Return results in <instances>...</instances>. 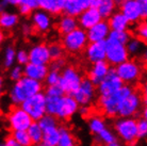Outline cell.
<instances>
[{"label": "cell", "instance_id": "cell-1", "mask_svg": "<svg viewBox=\"0 0 147 146\" xmlns=\"http://www.w3.org/2000/svg\"><path fill=\"white\" fill-rule=\"evenodd\" d=\"M40 91H43V83L40 81L22 76L20 79L14 82L9 93V98L14 106H20V103L28 97Z\"/></svg>", "mask_w": 147, "mask_h": 146}, {"label": "cell", "instance_id": "cell-2", "mask_svg": "<svg viewBox=\"0 0 147 146\" xmlns=\"http://www.w3.org/2000/svg\"><path fill=\"white\" fill-rule=\"evenodd\" d=\"M134 91L131 84L124 83L117 91L107 96H99L98 98V107L102 111V113L108 117H116L117 116V106L121 99L131 94Z\"/></svg>", "mask_w": 147, "mask_h": 146}, {"label": "cell", "instance_id": "cell-3", "mask_svg": "<svg viewBox=\"0 0 147 146\" xmlns=\"http://www.w3.org/2000/svg\"><path fill=\"white\" fill-rule=\"evenodd\" d=\"M116 137L125 144H136L138 141V128L134 117H119L114 123Z\"/></svg>", "mask_w": 147, "mask_h": 146}, {"label": "cell", "instance_id": "cell-4", "mask_svg": "<svg viewBox=\"0 0 147 146\" xmlns=\"http://www.w3.org/2000/svg\"><path fill=\"white\" fill-rule=\"evenodd\" d=\"M88 43L86 31L80 27L62 35V46L69 53H79L84 50Z\"/></svg>", "mask_w": 147, "mask_h": 146}, {"label": "cell", "instance_id": "cell-5", "mask_svg": "<svg viewBox=\"0 0 147 146\" xmlns=\"http://www.w3.org/2000/svg\"><path fill=\"white\" fill-rule=\"evenodd\" d=\"M115 72L126 84H134L140 80L143 74L142 65L134 59H127L126 61L115 66Z\"/></svg>", "mask_w": 147, "mask_h": 146}, {"label": "cell", "instance_id": "cell-6", "mask_svg": "<svg viewBox=\"0 0 147 146\" xmlns=\"http://www.w3.org/2000/svg\"><path fill=\"white\" fill-rule=\"evenodd\" d=\"M143 106V97L139 91H134L121 99L117 106L118 117H133L140 113Z\"/></svg>", "mask_w": 147, "mask_h": 146}, {"label": "cell", "instance_id": "cell-7", "mask_svg": "<svg viewBox=\"0 0 147 146\" xmlns=\"http://www.w3.org/2000/svg\"><path fill=\"white\" fill-rule=\"evenodd\" d=\"M20 107L29 114L33 121H38L46 114V95L43 91L30 96L20 103Z\"/></svg>", "mask_w": 147, "mask_h": 146}, {"label": "cell", "instance_id": "cell-8", "mask_svg": "<svg viewBox=\"0 0 147 146\" xmlns=\"http://www.w3.org/2000/svg\"><path fill=\"white\" fill-rule=\"evenodd\" d=\"M82 80L80 72L74 66H65L62 68V73L60 76L59 84L65 94H73L76 91Z\"/></svg>", "mask_w": 147, "mask_h": 146}, {"label": "cell", "instance_id": "cell-9", "mask_svg": "<svg viewBox=\"0 0 147 146\" xmlns=\"http://www.w3.org/2000/svg\"><path fill=\"white\" fill-rule=\"evenodd\" d=\"M7 121L9 128L12 131H15V130H27L33 120L20 106H14L9 111Z\"/></svg>", "mask_w": 147, "mask_h": 146}, {"label": "cell", "instance_id": "cell-10", "mask_svg": "<svg viewBox=\"0 0 147 146\" xmlns=\"http://www.w3.org/2000/svg\"><path fill=\"white\" fill-rule=\"evenodd\" d=\"M78 108H79V103L76 101L73 95L64 94L60 96L58 100L55 116L58 120H62V121L69 120L78 112Z\"/></svg>", "mask_w": 147, "mask_h": 146}, {"label": "cell", "instance_id": "cell-11", "mask_svg": "<svg viewBox=\"0 0 147 146\" xmlns=\"http://www.w3.org/2000/svg\"><path fill=\"white\" fill-rule=\"evenodd\" d=\"M96 92H97L96 85L86 77V78H82L79 88L71 95L79 103V106H84V105L90 106L95 100Z\"/></svg>", "mask_w": 147, "mask_h": 146}, {"label": "cell", "instance_id": "cell-12", "mask_svg": "<svg viewBox=\"0 0 147 146\" xmlns=\"http://www.w3.org/2000/svg\"><path fill=\"white\" fill-rule=\"evenodd\" d=\"M127 59H129V53L126 45L106 40V61L110 66L115 67Z\"/></svg>", "mask_w": 147, "mask_h": 146}, {"label": "cell", "instance_id": "cell-13", "mask_svg": "<svg viewBox=\"0 0 147 146\" xmlns=\"http://www.w3.org/2000/svg\"><path fill=\"white\" fill-rule=\"evenodd\" d=\"M123 84L124 82L121 80V78L116 74L115 67L112 66L110 67L106 77L100 81V83L96 88H97V92L99 93V96H107L115 93Z\"/></svg>", "mask_w": 147, "mask_h": 146}, {"label": "cell", "instance_id": "cell-14", "mask_svg": "<svg viewBox=\"0 0 147 146\" xmlns=\"http://www.w3.org/2000/svg\"><path fill=\"white\" fill-rule=\"evenodd\" d=\"M31 16V22L32 27L36 30L37 32L46 33L50 31L53 26L52 20V15H50L48 12L42 10V9H35V11H32Z\"/></svg>", "mask_w": 147, "mask_h": 146}, {"label": "cell", "instance_id": "cell-15", "mask_svg": "<svg viewBox=\"0 0 147 146\" xmlns=\"http://www.w3.org/2000/svg\"><path fill=\"white\" fill-rule=\"evenodd\" d=\"M85 59L93 64L106 60V41L98 42H88L84 48Z\"/></svg>", "mask_w": 147, "mask_h": 146}, {"label": "cell", "instance_id": "cell-16", "mask_svg": "<svg viewBox=\"0 0 147 146\" xmlns=\"http://www.w3.org/2000/svg\"><path fill=\"white\" fill-rule=\"evenodd\" d=\"M28 55H29V62L31 63L49 65V63L51 61L49 50H48V45L44 43L33 45L28 51Z\"/></svg>", "mask_w": 147, "mask_h": 146}, {"label": "cell", "instance_id": "cell-17", "mask_svg": "<svg viewBox=\"0 0 147 146\" xmlns=\"http://www.w3.org/2000/svg\"><path fill=\"white\" fill-rule=\"evenodd\" d=\"M101 19L103 18L99 14L97 7H90L88 9H85L77 16L78 25L80 28L84 30H88V28H91L95 24L99 22Z\"/></svg>", "mask_w": 147, "mask_h": 146}, {"label": "cell", "instance_id": "cell-18", "mask_svg": "<svg viewBox=\"0 0 147 146\" xmlns=\"http://www.w3.org/2000/svg\"><path fill=\"white\" fill-rule=\"evenodd\" d=\"M119 7H121V12L128 19L130 24L136 25L143 19L140 7L136 2V0H125L123 3L119 4Z\"/></svg>", "mask_w": 147, "mask_h": 146}, {"label": "cell", "instance_id": "cell-19", "mask_svg": "<svg viewBox=\"0 0 147 146\" xmlns=\"http://www.w3.org/2000/svg\"><path fill=\"white\" fill-rule=\"evenodd\" d=\"M110 27L107 20L101 19L99 22L95 24L91 28H88L86 31L88 42H98V41H106L107 40L109 32H110Z\"/></svg>", "mask_w": 147, "mask_h": 146}, {"label": "cell", "instance_id": "cell-20", "mask_svg": "<svg viewBox=\"0 0 147 146\" xmlns=\"http://www.w3.org/2000/svg\"><path fill=\"white\" fill-rule=\"evenodd\" d=\"M110 64L106 60L93 63L92 67L88 70V78L97 87L100 83V81L106 77V75H107L109 70H110Z\"/></svg>", "mask_w": 147, "mask_h": 146}, {"label": "cell", "instance_id": "cell-21", "mask_svg": "<svg viewBox=\"0 0 147 146\" xmlns=\"http://www.w3.org/2000/svg\"><path fill=\"white\" fill-rule=\"evenodd\" d=\"M22 68H24V76H27L31 79L40 81V82L45 80L48 70H49L48 65L35 64V63L31 62H28L26 65L22 66Z\"/></svg>", "mask_w": 147, "mask_h": 146}, {"label": "cell", "instance_id": "cell-22", "mask_svg": "<svg viewBox=\"0 0 147 146\" xmlns=\"http://www.w3.org/2000/svg\"><path fill=\"white\" fill-rule=\"evenodd\" d=\"M126 48L129 53V57H145L146 55V46L145 42L136 36H131L126 44Z\"/></svg>", "mask_w": 147, "mask_h": 146}, {"label": "cell", "instance_id": "cell-23", "mask_svg": "<svg viewBox=\"0 0 147 146\" xmlns=\"http://www.w3.org/2000/svg\"><path fill=\"white\" fill-rule=\"evenodd\" d=\"M78 27L79 25H78L77 17L68 14H63L57 22V28L61 35H64V34L73 31Z\"/></svg>", "mask_w": 147, "mask_h": 146}, {"label": "cell", "instance_id": "cell-24", "mask_svg": "<svg viewBox=\"0 0 147 146\" xmlns=\"http://www.w3.org/2000/svg\"><path fill=\"white\" fill-rule=\"evenodd\" d=\"M108 24L111 30H129L130 22L121 11H115L108 17Z\"/></svg>", "mask_w": 147, "mask_h": 146}, {"label": "cell", "instance_id": "cell-25", "mask_svg": "<svg viewBox=\"0 0 147 146\" xmlns=\"http://www.w3.org/2000/svg\"><path fill=\"white\" fill-rule=\"evenodd\" d=\"M38 9L48 12L50 15H59L63 13V0H35Z\"/></svg>", "mask_w": 147, "mask_h": 146}, {"label": "cell", "instance_id": "cell-26", "mask_svg": "<svg viewBox=\"0 0 147 146\" xmlns=\"http://www.w3.org/2000/svg\"><path fill=\"white\" fill-rule=\"evenodd\" d=\"M60 129L58 125L43 129V137L40 145L42 146H58Z\"/></svg>", "mask_w": 147, "mask_h": 146}, {"label": "cell", "instance_id": "cell-27", "mask_svg": "<svg viewBox=\"0 0 147 146\" xmlns=\"http://www.w3.org/2000/svg\"><path fill=\"white\" fill-rule=\"evenodd\" d=\"M19 22V15L15 12L4 11L0 14V29L12 30L14 29Z\"/></svg>", "mask_w": 147, "mask_h": 146}, {"label": "cell", "instance_id": "cell-28", "mask_svg": "<svg viewBox=\"0 0 147 146\" xmlns=\"http://www.w3.org/2000/svg\"><path fill=\"white\" fill-rule=\"evenodd\" d=\"M95 141L99 144H102V145H107V146H118L119 143L117 141V137L111 129L109 128H105L103 130L98 133V135H95Z\"/></svg>", "mask_w": 147, "mask_h": 146}, {"label": "cell", "instance_id": "cell-29", "mask_svg": "<svg viewBox=\"0 0 147 146\" xmlns=\"http://www.w3.org/2000/svg\"><path fill=\"white\" fill-rule=\"evenodd\" d=\"M88 130L94 135H98L101 130L107 127V124L100 115H91L88 121Z\"/></svg>", "mask_w": 147, "mask_h": 146}, {"label": "cell", "instance_id": "cell-30", "mask_svg": "<svg viewBox=\"0 0 147 146\" xmlns=\"http://www.w3.org/2000/svg\"><path fill=\"white\" fill-rule=\"evenodd\" d=\"M27 132L30 137V140H31V143L33 145H40V142H42V137H43V129L40 126L38 122L33 121L30 126L27 129Z\"/></svg>", "mask_w": 147, "mask_h": 146}, {"label": "cell", "instance_id": "cell-31", "mask_svg": "<svg viewBox=\"0 0 147 146\" xmlns=\"http://www.w3.org/2000/svg\"><path fill=\"white\" fill-rule=\"evenodd\" d=\"M131 36H132V34L129 30H110L107 40L126 45Z\"/></svg>", "mask_w": 147, "mask_h": 146}, {"label": "cell", "instance_id": "cell-32", "mask_svg": "<svg viewBox=\"0 0 147 146\" xmlns=\"http://www.w3.org/2000/svg\"><path fill=\"white\" fill-rule=\"evenodd\" d=\"M116 7L117 4L115 3L114 0H100V2L97 5V10L101 15L103 19L108 18L112 13L116 11Z\"/></svg>", "mask_w": 147, "mask_h": 146}, {"label": "cell", "instance_id": "cell-33", "mask_svg": "<svg viewBox=\"0 0 147 146\" xmlns=\"http://www.w3.org/2000/svg\"><path fill=\"white\" fill-rule=\"evenodd\" d=\"M59 142L58 146H74L76 144V140L73 133L66 127H59Z\"/></svg>", "mask_w": 147, "mask_h": 146}, {"label": "cell", "instance_id": "cell-34", "mask_svg": "<svg viewBox=\"0 0 147 146\" xmlns=\"http://www.w3.org/2000/svg\"><path fill=\"white\" fill-rule=\"evenodd\" d=\"M12 135L14 137L15 141L17 142L18 146H30L32 145L30 137L27 130H15L12 131Z\"/></svg>", "mask_w": 147, "mask_h": 146}, {"label": "cell", "instance_id": "cell-35", "mask_svg": "<svg viewBox=\"0 0 147 146\" xmlns=\"http://www.w3.org/2000/svg\"><path fill=\"white\" fill-rule=\"evenodd\" d=\"M15 55H16V50L14 49V47L7 46L3 55V66L5 68H11L14 65Z\"/></svg>", "mask_w": 147, "mask_h": 146}, {"label": "cell", "instance_id": "cell-36", "mask_svg": "<svg viewBox=\"0 0 147 146\" xmlns=\"http://www.w3.org/2000/svg\"><path fill=\"white\" fill-rule=\"evenodd\" d=\"M48 50H49V55H50L51 60L63 58L64 52H65L62 44H59V43H51L50 45H48Z\"/></svg>", "mask_w": 147, "mask_h": 146}, {"label": "cell", "instance_id": "cell-37", "mask_svg": "<svg viewBox=\"0 0 147 146\" xmlns=\"http://www.w3.org/2000/svg\"><path fill=\"white\" fill-rule=\"evenodd\" d=\"M37 122H38L40 126L42 127V129L50 127V126H55V125H58V118H57L55 116H53V115H51V114H48V113L43 115Z\"/></svg>", "mask_w": 147, "mask_h": 146}, {"label": "cell", "instance_id": "cell-38", "mask_svg": "<svg viewBox=\"0 0 147 146\" xmlns=\"http://www.w3.org/2000/svg\"><path fill=\"white\" fill-rule=\"evenodd\" d=\"M136 128H138V139L144 140L147 137V118L141 117L136 120Z\"/></svg>", "mask_w": 147, "mask_h": 146}, {"label": "cell", "instance_id": "cell-39", "mask_svg": "<svg viewBox=\"0 0 147 146\" xmlns=\"http://www.w3.org/2000/svg\"><path fill=\"white\" fill-rule=\"evenodd\" d=\"M136 27L134 29V33H136V36L139 37L140 40L145 41L147 40V24L145 20H141L138 24H136Z\"/></svg>", "mask_w": 147, "mask_h": 146}, {"label": "cell", "instance_id": "cell-40", "mask_svg": "<svg viewBox=\"0 0 147 146\" xmlns=\"http://www.w3.org/2000/svg\"><path fill=\"white\" fill-rule=\"evenodd\" d=\"M60 76H61V73H60V72H58V70H49L47 73V76H46L44 81L46 82L47 85L57 84V83H59Z\"/></svg>", "mask_w": 147, "mask_h": 146}, {"label": "cell", "instance_id": "cell-41", "mask_svg": "<svg viewBox=\"0 0 147 146\" xmlns=\"http://www.w3.org/2000/svg\"><path fill=\"white\" fill-rule=\"evenodd\" d=\"M65 93H64L63 89L61 88V85L59 83L47 85V89L45 91V95L46 96H62Z\"/></svg>", "mask_w": 147, "mask_h": 146}, {"label": "cell", "instance_id": "cell-42", "mask_svg": "<svg viewBox=\"0 0 147 146\" xmlns=\"http://www.w3.org/2000/svg\"><path fill=\"white\" fill-rule=\"evenodd\" d=\"M4 1H5L9 5H14V7H18L19 4H27V5H29L33 11L35 9H38L35 0H4Z\"/></svg>", "mask_w": 147, "mask_h": 146}, {"label": "cell", "instance_id": "cell-43", "mask_svg": "<svg viewBox=\"0 0 147 146\" xmlns=\"http://www.w3.org/2000/svg\"><path fill=\"white\" fill-rule=\"evenodd\" d=\"M15 62L22 66L26 65L27 63L29 62V55H28V51L25 50V49H19L18 51H16Z\"/></svg>", "mask_w": 147, "mask_h": 146}, {"label": "cell", "instance_id": "cell-44", "mask_svg": "<svg viewBox=\"0 0 147 146\" xmlns=\"http://www.w3.org/2000/svg\"><path fill=\"white\" fill-rule=\"evenodd\" d=\"M24 76V68H22V65H13L11 67V70H10V79L12 81H17L18 79H20L22 77Z\"/></svg>", "mask_w": 147, "mask_h": 146}, {"label": "cell", "instance_id": "cell-45", "mask_svg": "<svg viewBox=\"0 0 147 146\" xmlns=\"http://www.w3.org/2000/svg\"><path fill=\"white\" fill-rule=\"evenodd\" d=\"M49 64H50V66L48 67L49 70H53L61 72L62 68L64 67V65L66 64V62H65L64 58H60V59H57V60H51Z\"/></svg>", "mask_w": 147, "mask_h": 146}, {"label": "cell", "instance_id": "cell-46", "mask_svg": "<svg viewBox=\"0 0 147 146\" xmlns=\"http://www.w3.org/2000/svg\"><path fill=\"white\" fill-rule=\"evenodd\" d=\"M70 1L80 12H82L88 7H92V0H70Z\"/></svg>", "mask_w": 147, "mask_h": 146}, {"label": "cell", "instance_id": "cell-47", "mask_svg": "<svg viewBox=\"0 0 147 146\" xmlns=\"http://www.w3.org/2000/svg\"><path fill=\"white\" fill-rule=\"evenodd\" d=\"M78 112L80 113V115L82 117H90L92 115V108L88 105H84V106H79L78 108Z\"/></svg>", "mask_w": 147, "mask_h": 146}, {"label": "cell", "instance_id": "cell-48", "mask_svg": "<svg viewBox=\"0 0 147 146\" xmlns=\"http://www.w3.org/2000/svg\"><path fill=\"white\" fill-rule=\"evenodd\" d=\"M32 11L33 10L27 4H19L18 5V13L22 16H29L32 13Z\"/></svg>", "mask_w": 147, "mask_h": 146}, {"label": "cell", "instance_id": "cell-49", "mask_svg": "<svg viewBox=\"0 0 147 146\" xmlns=\"http://www.w3.org/2000/svg\"><path fill=\"white\" fill-rule=\"evenodd\" d=\"M142 13V18L145 19L147 16V0H136Z\"/></svg>", "mask_w": 147, "mask_h": 146}, {"label": "cell", "instance_id": "cell-50", "mask_svg": "<svg viewBox=\"0 0 147 146\" xmlns=\"http://www.w3.org/2000/svg\"><path fill=\"white\" fill-rule=\"evenodd\" d=\"M22 34H24L25 36H29L30 34L32 33L33 27L31 26V24L25 22V24H22Z\"/></svg>", "mask_w": 147, "mask_h": 146}, {"label": "cell", "instance_id": "cell-51", "mask_svg": "<svg viewBox=\"0 0 147 146\" xmlns=\"http://www.w3.org/2000/svg\"><path fill=\"white\" fill-rule=\"evenodd\" d=\"M3 145H5V146H18V144H17V142L15 141L14 137L11 135H7V138H5Z\"/></svg>", "mask_w": 147, "mask_h": 146}, {"label": "cell", "instance_id": "cell-52", "mask_svg": "<svg viewBox=\"0 0 147 146\" xmlns=\"http://www.w3.org/2000/svg\"><path fill=\"white\" fill-rule=\"evenodd\" d=\"M9 7H10V5H9L4 0H0V14H1L2 12L7 11Z\"/></svg>", "mask_w": 147, "mask_h": 146}, {"label": "cell", "instance_id": "cell-53", "mask_svg": "<svg viewBox=\"0 0 147 146\" xmlns=\"http://www.w3.org/2000/svg\"><path fill=\"white\" fill-rule=\"evenodd\" d=\"M2 89H3V79H2V77H0V98L2 95Z\"/></svg>", "mask_w": 147, "mask_h": 146}, {"label": "cell", "instance_id": "cell-54", "mask_svg": "<svg viewBox=\"0 0 147 146\" xmlns=\"http://www.w3.org/2000/svg\"><path fill=\"white\" fill-rule=\"evenodd\" d=\"M3 41H4V33L2 30L0 29V45L3 43Z\"/></svg>", "mask_w": 147, "mask_h": 146}, {"label": "cell", "instance_id": "cell-55", "mask_svg": "<svg viewBox=\"0 0 147 146\" xmlns=\"http://www.w3.org/2000/svg\"><path fill=\"white\" fill-rule=\"evenodd\" d=\"M100 2V0H92V7H97L98 3Z\"/></svg>", "mask_w": 147, "mask_h": 146}, {"label": "cell", "instance_id": "cell-56", "mask_svg": "<svg viewBox=\"0 0 147 146\" xmlns=\"http://www.w3.org/2000/svg\"><path fill=\"white\" fill-rule=\"evenodd\" d=\"M142 117H145V118H147V109H146V108H144V109H143V114H142Z\"/></svg>", "mask_w": 147, "mask_h": 146}, {"label": "cell", "instance_id": "cell-57", "mask_svg": "<svg viewBox=\"0 0 147 146\" xmlns=\"http://www.w3.org/2000/svg\"><path fill=\"white\" fill-rule=\"evenodd\" d=\"M114 1H115V3L117 4V5H119V4L123 3V2L125 1V0H114Z\"/></svg>", "mask_w": 147, "mask_h": 146}, {"label": "cell", "instance_id": "cell-58", "mask_svg": "<svg viewBox=\"0 0 147 146\" xmlns=\"http://www.w3.org/2000/svg\"><path fill=\"white\" fill-rule=\"evenodd\" d=\"M66 1H68V0H63V2H64V3H65V2H66Z\"/></svg>", "mask_w": 147, "mask_h": 146}]
</instances>
